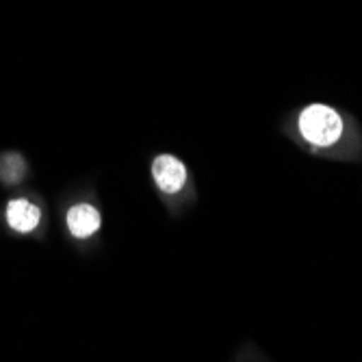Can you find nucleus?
<instances>
[{"label": "nucleus", "instance_id": "nucleus-1", "mask_svg": "<svg viewBox=\"0 0 362 362\" xmlns=\"http://www.w3.org/2000/svg\"><path fill=\"white\" fill-rule=\"evenodd\" d=\"M300 133L313 146H334L343 135V119L330 107L310 105L300 115Z\"/></svg>", "mask_w": 362, "mask_h": 362}, {"label": "nucleus", "instance_id": "nucleus-2", "mask_svg": "<svg viewBox=\"0 0 362 362\" xmlns=\"http://www.w3.org/2000/svg\"><path fill=\"white\" fill-rule=\"evenodd\" d=\"M152 176L163 193H178L187 185V168L172 154H160L154 158Z\"/></svg>", "mask_w": 362, "mask_h": 362}, {"label": "nucleus", "instance_id": "nucleus-4", "mask_svg": "<svg viewBox=\"0 0 362 362\" xmlns=\"http://www.w3.org/2000/svg\"><path fill=\"white\" fill-rule=\"evenodd\" d=\"M65 223H68V230H70L72 237L89 239L91 235H95L98 230H100L103 219H100V213H98L95 206L81 202L68 211V215H65Z\"/></svg>", "mask_w": 362, "mask_h": 362}, {"label": "nucleus", "instance_id": "nucleus-5", "mask_svg": "<svg viewBox=\"0 0 362 362\" xmlns=\"http://www.w3.org/2000/svg\"><path fill=\"white\" fill-rule=\"evenodd\" d=\"M26 174V163L20 154H5L0 158V180L5 185H16Z\"/></svg>", "mask_w": 362, "mask_h": 362}, {"label": "nucleus", "instance_id": "nucleus-3", "mask_svg": "<svg viewBox=\"0 0 362 362\" xmlns=\"http://www.w3.org/2000/svg\"><path fill=\"white\" fill-rule=\"evenodd\" d=\"M5 219H7V223L13 233L28 235V233H35V230L40 228L42 211L35 202L26 200V197H16V200H11L7 204Z\"/></svg>", "mask_w": 362, "mask_h": 362}]
</instances>
